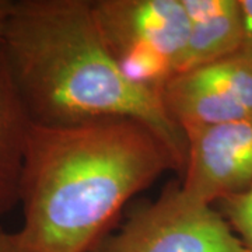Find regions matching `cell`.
I'll return each mask as SVG.
<instances>
[{"label":"cell","mask_w":252,"mask_h":252,"mask_svg":"<svg viewBox=\"0 0 252 252\" xmlns=\"http://www.w3.org/2000/svg\"><path fill=\"white\" fill-rule=\"evenodd\" d=\"M180 167L168 146L130 118L32 125L20 182L21 252H90L137 193Z\"/></svg>","instance_id":"1"},{"label":"cell","mask_w":252,"mask_h":252,"mask_svg":"<svg viewBox=\"0 0 252 252\" xmlns=\"http://www.w3.org/2000/svg\"><path fill=\"white\" fill-rule=\"evenodd\" d=\"M165 111L185 133L252 114V54L238 51L177 74L161 93Z\"/></svg>","instance_id":"5"},{"label":"cell","mask_w":252,"mask_h":252,"mask_svg":"<svg viewBox=\"0 0 252 252\" xmlns=\"http://www.w3.org/2000/svg\"><path fill=\"white\" fill-rule=\"evenodd\" d=\"M180 181L192 199L215 206L252 187V114L185 133Z\"/></svg>","instance_id":"6"},{"label":"cell","mask_w":252,"mask_h":252,"mask_svg":"<svg viewBox=\"0 0 252 252\" xmlns=\"http://www.w3.org/2000/svg\"><path fill=\"white\" fill-rule=\"evenodd\" d=\"M32 125L0 45V216L18 206Z\"/></svg>","instance_id":"8"},{"label":"cell","mask_w":252,"mask_h":252,"mask_svg":"<svg viewBox=\"0 0 252 252\" xmlns=\"http://www.w3.org/2000/svg\"><path fill=\"white\" fill-rule=\"evenodd\" d=\"M10 9H11V0H0V42H1L6 21L9 17Z\"/></svg>","instance_id":"12"},{"label":"cell","mask_w":252,"mask_h":252,"mask_svg":"<svg viewBox=\"0 0 252 252\" xmlns=\"http://www.w3.org/2000/svg\"><path fill=\"white\" fill-rule=\"evenodd\" d=\"M0 45L34 125L136 119L161 137L182 174L184 132L160 94L121 72L99 31L93 0L11 1Z\"/></svg>","instance_id":"2"},{"label":"cell","mask_w":252,"mask_h":252,"mask_svg":"<svg viewBox=\"0 0 252 252\" xmlns=\"http://www.w3.org/2000/svg\"><path fill=\"white\" fill-rule=\"evenodd\" d=\"M0 252H21L17 233H9L0 227Z\"/></svg>","instance_id":"11"},{"label":"cell","mask_w":252,"mask_h":252,"mask_svg":"<svg viewBox=\"0 0 252 252\" xmlns=\"http://www.w3.org/2000/svg\"><path fill=\"white\" fill-rule=\"evenodd\" d=\"M93 10L124 76L161 95L185 62L188 17L182 0H93Z\"/></svg>","instance_id":"3"},{"label":"cell","mask_w":252,"mask_h":252,"mask_svg":"<svg viewBox=\"0 0 252 252\" xmlns=\"http://www.w3.org/2000/svg\"><path fill=\"white\" fill-rule=\"evenodd\" d=\"M182 3L188 17V45L182 72L241 51L240 0H182Z\"/></svg>","instance_id":"7"},{"label":"cell","mask_w":252,"mask_h":252,"mask_svg":"<svg viewBox=\"0 0 252 252\" xmlns=\"http://www.w3.org/2000/svg\"><path fill=\"white\" fill-rule=\"evenodd\" d=\"M215 206L240 238L245 252H252V187Z\"/></svg>","instance_id":"9"},{"label":"cell","mask_w":252,"mask_h":252,"mask_svg":"<svg viewBox=\"0 0 252 252\" xmlns=\"http://www.w3.org/2000/svg\"><path fill=\"white\" fill-rule=\"evenodd\" d=\"M90 252H245L216 206L188 196L180 181L136 206Z\"/></svg>","instance_id":"4"},{"label":"cell","mask_w":252,"mask_h":252,"mask_svg":"<svg viewBox=\"0 0 252 252\" xmlns=\"http://www.w3.org/2000/svg\"><path fill=\"white\" fill-rule=\"evenodd\" d=\"M241 17H243V48L252 54V0H240Z\"/></svg>","instance_id":"10"}]
</instances>
